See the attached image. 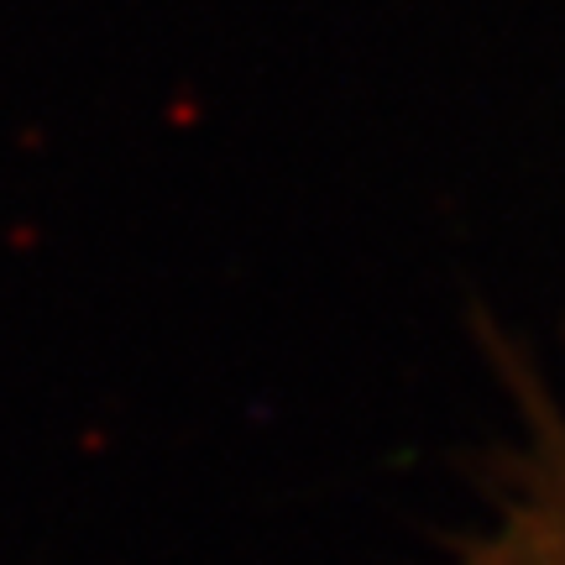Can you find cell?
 <instances>
[{"label":"cell","mask_w":565,"mask_h":565,"mask_svg":"<svg viewBox=\"0 0 565 565\" xmlns=\"http://www.w3.org/2000/svg\"><path fill=\"white\" fill-rule=\"evenodd\" d=\"M487 351L524 414V440L508 456L492 519L466 545L461 565H565V414L513 341L487 330Z\"/></svg>","instance_id":"6da1fadb"}]
</instances>
